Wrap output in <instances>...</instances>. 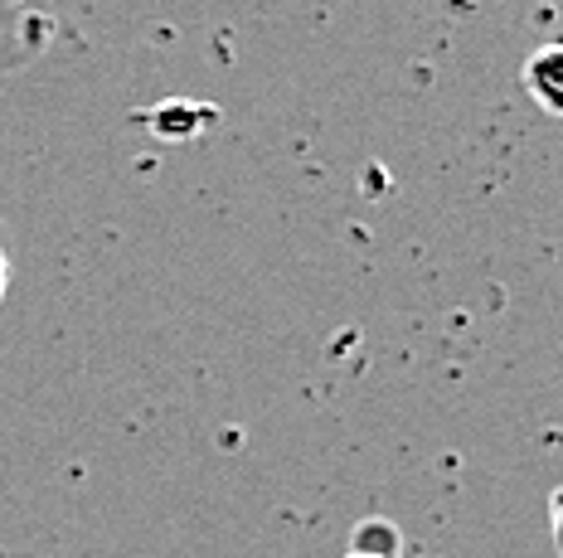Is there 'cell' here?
<instances>
[{
	"label": "cell",
	"instance_id": "1",
	"mask_svg": "<svg viewBox=\"0 0 563 558\" xmlns=\"http://www.w3.org/2000/svg\"><path fill=\"white\" fill-rule=\"evenodd\" d=\"M520 83L530 92L534 108H544L549 118H563V40L534 49L520 68Z\"/></svg>",
	"mask_w": 563,
	"mask_h": 558
},
{
	"label": "cell",
	"instance_id": "2",
	"mask_svg": "<svg viewBox=\"0 0 563 558\" xmlns=\"http://www.w3.org/2000/svg\"><path fill=\"white\" fill-rule=\"evenodd\" d=\"M549 529H554V549L563 558V486L554 495H549Z\"/></svg>",
	"mask_w": 563,
	"mask_h": 558
},
{
	"label": "cell",
	"instance_id": "3",
	"mask_svg": "<svg viewBox=\"0 0 563 558\" xmlns=\"http://www.w3.org/2000/svg\"><path fill=\"white\" fill-rule=\"evenodd\" d=\"M10 292V258H5V248H0V301H5Z\"/></svg>",
	"mask_w": 563,
	"mask_h": 558
},
{
	"label": "cell",
	"instance_id": "4",
	"mask_svg": "<svg viewBox=\"0 0 563 558\" xmlns=\"http://www.w3.org/2000/svg\"><path fill=\"white\" fill-rule=\"evenodd\" d=\"M10 5H44V0H10Z\"/></svg>",
	"mask_w": 563,
	"mask_h": 558
},
{
	"label": "cell",
	"instance_id": "5",
	"mask_svg": "<svg viewBox=\"0 0 563 558\" xmlns=\"http://www.w3.org/2000/svg\"><path fill=\"white\" fill-rule=\"evenodd\" d=\"M345 558H374V554H345Z\"/></svg>",
	"mask_w": 563,
	"mask_h": 558
}]
</instances>
